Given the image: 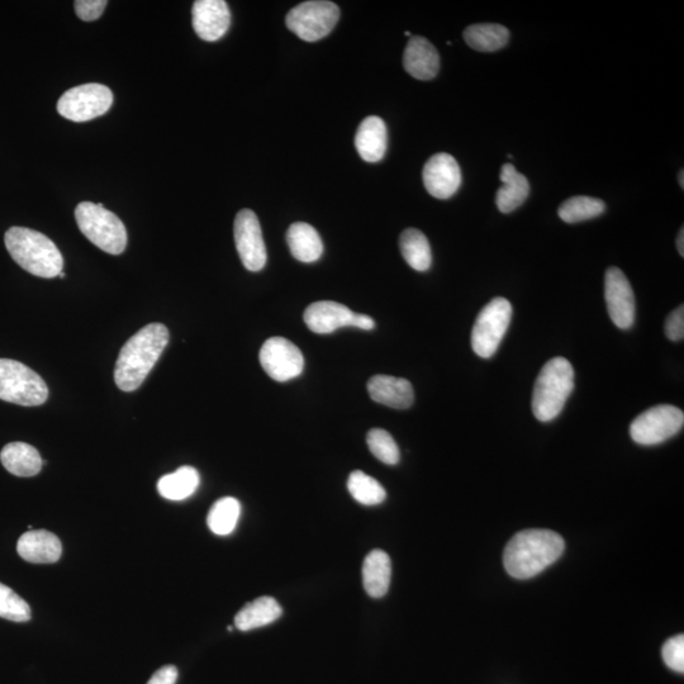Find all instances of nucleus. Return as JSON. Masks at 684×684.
<instances>
[{
	"label": "nucleus",
	"mask_w": 684,
	"mask_h": 684,
	"mask_svg": "<svg viewBox=\"0 0 684 684\" xmlns=\"http://www.w3.org/2000/svg\"><path fill=\"white\" fill-rule=\"evenodd\" d=\"M399 247L406 263L417 272H426L432 264L431 246L427 237L417 228H407L399 239Z\"/></svg>",
	"instance_id": "nucleus-28"
},
{
	"label": "nucleus",
	"mask_w": 684,
	"mask_h": 684,
	"mask_svg": "<svg viewBox=\"0 0 684 684\" xmlns=\"http://www.w3.org/2000/svg\"><path fill=\"white\" fill-rule=\"evenodd\" d=\"M31 608L12 588L0 583V617L13 622L31 620Z\"/></svg>",
	"instance_id": "nucleus-33"
},
{
	"label": "nucleus",
	"mask_w": 684,
	"mask_h": 684,
	"mask_svg": "<svg viewBox=\"0 0 684 684\" xmlns=\"http://www.w3.org/2000/svg\"><path fill=\"white\" fill-rule=\"evenodd\" d=\"M387 141V127L382 118L370 116L360 123L355 146L361 159L368 163H378L386 155Z\"/></svg>",
	"instance_id": "nucleus-20"
},
{
	"label": "nucleus",
	"mask_w": 684,
	"mask_h": 684,
	"mask_svg": "<svg viewBox=\"0 0 684 684\" xmlns=\"http://www.w3.org/2000/svg\"><path fill=\"white\" fill-rule=\"evenodd\" d=\"M511 318L512 306L505 298H494L483 308L472 331V348L479 358L489 359L497 353Z\"/></svg>",
	"instance_id": "nucleus-7"
},
{
	"label": "nucleus",
	"mask_w": 684,
	"mask_h": 684,
	"mask_svg": "<svg viewBox=\"0 0 684 684\" xmlns=\"http://www.w3.org/2000/svg\"><path fill=\"white\" fill-rule=\"evenodd\" d=\"M108 2L106 0H78L75 2V12L82 21L93 22L101 18Z\"/></svg>",
	"instance_id": "nucleus-35"
},
{
	"label": "nucleus",
	"mask_w": 684,
	"mask_h": 684,
	"mask_svg": "<svg viewBox=\"0 0 684 684\" xmlns=\"http://www.w3.org/2000/svg\"><path fill=\"white\" fill-rule=\"evenodd\" d=\"M339 18L340 9L335 3L313 0L294 7L285 18V23L301 40L316 42L330 35Z\"/></svg>",
	"instance_id": "nucleus-8"
},
{
	"label": "nucleus",
	"mask_w": 684,
	"mask_h": 684,
	"mask_svg": "<svg viewBox=\"0 0 684 684\" xmlns=\"http://www.w3.org/2000/svg\"><path fill=\"white\" fill-rule=\"evenodd\" d=\"M663 659L669 668L684 673V636L677 635L663 646Z\"/></svg>",
	"instance_id": "nucleus-34"
},
{
	"label": "nucleus",
	"mask_w": 684,
	"mask_h": 684,
	"mask_svg": "<svg viewBox=\"0 0 684 684\" xmlns=\"http://www.w3.org/2000/svg\"><path fill=\"white\" fill-rule=\"evenodd\" d=\"M261 367L277 382H288L303 373L302 351L284 337H272L261 346L259 354Z\"/></svg>",
	"instance_id": "nucleus-11"
},
{
	"label": "nucleus",
	"mask_w": 684,
	"mask_h": 684,
	"mask_svg": "<svg viewBox=\"0 0 684 684\" xmlns=\"http://www.w3.org/2000/svg\"><path fill=\"white\" fill-rule=\"evenodd\" d=\"M178 679V669L174 665H165L154 673L147 684H175Z\"/></svg>",
	"instance_id": "nucleus-37"
},
{
	"label": "nucleus",
	"mask_w": 684,
	"mask_h": 684,
	"mask_svg": "<svg viewBox=\"0 0 684 684\" xmlns=\"http://www.w3.org/2000/svg\"><path fill=\"white\" fill-rule=\"evenodd\" d=\"M348 489L355 501L364 506H377L386 501L387 492L377 479L355 470L348 479Z\"/></svg>",
	"instance_id": "nucleus-30"
},
{
	"label": "nucleus",
	"mask_w": 684,
	"mask_h": 684,
	"mask_svg": "<svg viewBox=\"0 0 684 684\" xmlns=\"http://www.w3.org/2000/svg\"><path fill=\"white\" fill-rule=\"evenodd\" d=\"M683 173H684V171L681 170V173H679V175H678V182H679V184H681L682 189L684 187Z\"/></svg>",
	"instance_id": "nucleus-40"
},
{
	"label": "nucleus",
	"mask_w": 684,
	"mask_h": 684,
	"mask_svg": "<svg viewBox=\"0 0 684 684\" xmlns=\"http://www.w3.org/2000/svg\"><path fill=\"white\" fill-rule=\"evenodd\" d=\"M199 483H201V477L197 469L182 467L174 473L164 475L158 482V491L166 500L183 501L197 491Z\"/></svg>",
	"instance_id": "nucleus-26"
},
{
	"label": "nucleus",
	"mask_w": 684,
	"mask_h": 684,
	"mask_svg": "<svg viewBox=\"0 0 684 684\" xmlns=\"http://www.w3.org/2000/svg\"><path fill=\"white\" fill-rule=\"evenodd\" d=\"M677 249H678V253L681 254V256H684V230H683V227L681 228V231H679V234L677 237Z\"/></svg>",
	"instance_id": "nucleus-39"
},
{
	"label": "nucleus",
	"mask_w": 684,
	"mask_h": 684,
	"mask_svg": "<svg viewBox=\"0 0 684 684\" xmlns=\"http://www.w3.org/2000/svg\"><path fill=\"white\" fill-rule=\"evenodd\" d=\"M8 253L26 272L40 278H56L63 272L64 259L49 237L26 227H12L4 236Z\"/></svg>",
	"instance_id": "nucleus-3"
},
{
	"label": "nucleus",
	"mask_w": 684,
	"mask_h": 684,
	"mask_svg": "<svg viewBox=\"0 0 684 684\" xmlns=\"http://www.w3.org/2000/svg\"><path fill=\"white\" fill-rule=\"evenodd\" d=\"M392 579V562L386 551L373 550L363 564V584L370 597L382 598L387 595Z\"/></svg>",
	"instance_id": "nucleus-22"
},
{
	"label": "nucleus",
	"mask_w": 684,
	"mask_h": 684,
	"mask_svg": "<svg viewBox=\"0 0 684 684\" xmlns=\"http://www.w3.org/2000/svg\"><path fill=\"white\" fill-rule=\"evenodd\" d=\"M574 389V369L564 358H554L541 369L532 394V412L541 422L555 420L562 413Z\"/></svg>",
	"instance_id": "nucleus-4"
},
{
	"label": "nucleus",
	"mask_w": 684,
	"mask_h": 684,
	"mask_svg": "<svg viewBox=\"0 0 684 684\" xmlns=\"http://www.w3.org/2000/svg\"><path fill=\"white\" fill-rule=\"evenodd\" d=\"M665 336L674 342L682 341L684 337V307L679 306L665 321Z\"/></svg>",
	"instance_id": "nucleus-36"
},
{
	"label": "nucleus",
	"mask_w": 684,
	"mask_h": 684,
	"mask_svg": "<svg viewBox=\"0 0 684 684\" xmlns=\"http://www.w3.org/2000/svg\"><path fill=\"white\" fill-rule=\"evenodd\" d=\"M353 311L344 304L334 301L312 303L304 311V322L308 329L318 335L332 334L341 327L353 325Z\"/></svg>",
	"instance_id": "nucleus-16"
},
{
	"label": "nucleus",
	"mask_w": 684,
	"mask_h": 684,
	"mask_svg": "<svg viewBox=\"0 0 684 684\" xmlns=\"http://www.w3.org/2000/svg\"><path fill=\"white\" fill-rule=\"evenodd\" d=\"M367 443L372 454L380 462L388 465H396L401 458L398 445L388 431L373 429L368 432Z\"/></svg>",
	"instance_id": "nucleus-32"
},
{
	"label": "nucleus",
	"mask_w": 684,
	"mask_h": 684,
	"mask_svg": "<svg viewBox=\"0 0 684 684\" xmlns=\"http://www.w3.org/2000/svg\"><path fill=\"white\" fill-rule=\"evenodd\" d=\"M241 505L234 497L218 500L208 512L207 524L213 534L226 536L236 529L240 520Z\"/></svg>",
	"instance_id": "nucleus-29"
},
{
	"label": "nucleus",
	"mask_w": 684,
	"mask_h": 684,
	"mask_svg": "<svg viewBox=\"0 0 684 684\" xmlns=\"http://www.w3.org/2000/svg\"><path fill=\"white\" fill-rule=\"evenodd\" d=\"M0 462L9 473L16 477H35L41 472V455L36 448L26 443H11L4 446L0 453Z\"/></svg>",
	"instance_id": "nucleus-23"
},
{
	"label": "nucleus",
	"mask_w": 684,
	"mask_h": 684,
	"mask_svg": "<svg viewBox=\"0 0 684 684\" xmlns=\"http://www.w3.org/2000/svg\"><path fill=\"white\" fill-rule=\"evenodd\" d=\"M283 614V608L273 597L263 596L246 603L235 617V625L241 631L259 629L273 624Z\"/></svg>",
	"instance_id": "nucleus-24"
},
{
	"label": "nucleus",
	"mask_w": 684,
	"mask_h": 684,
	"mask_svg": "<svg viewBox=\"0 0 684 684\" xmlns=\"http://www.w3.org/2000/svg\"><path fill=\"white\" fill-rule=\"evenodd\" d=\"M422 178L432 197L449 199L462 185V170L453 156L441 152L427 161Z\"/></svg>",
	"instance_id": "nucleus-14"
},
{
	"label": "nucleus",
	"mask_w": 684,
	"mask_h": 684,
	"mask_svg": "<svg viewBox=\"0 0 684 684\" xmlns=\"http://www.w3.org/2000/svg\"><path fill=\"white\" fill-rule=\"evenodd\" d=\"M464 40L475 51L494 52L507 45L510 31L497 23H479L469 26L464 31Z\"/></svg>",
	"instance_id": "nucleus-27"
},
{
	"label": "nucleus",
	"mask_w": 684,
	"mask_h": 684,
	"mask_svg": "<svg viewBox=\"0 0 684 684\" xmlns=\"http://www.w3.org/2000/svg\"><path fill=\"white\" fill-rule=\"evenodd\" d=\"M287 242L291 254L302 263H315L323 254L321 236L308 223H293L287 232Z\"/></svg>",
	"instance_id": "nucleus-25"
},
{
	"label": "nucleus",
	"mask_w": 684,
	"mask_h": 684,
	"mask_svg": "<svg viewBox=\"0 0 684 684\" xmlns=\"http://www.w3.org/2000/svg\"><path fill=\"white\" fill-rule=\"evenodd\" d=\"M234 234L237 253L245 268L250 272L263 270L268 254L258 216L251 209L237 213Z\"/></svg>",
	"instance_id": "nucleus-12"
},
{
	"label": "nucleus",
	"mask_w": 684,
	"mask_h": 684,
	"mask_svg": "<svg viewBox=\"0 0 684 684\" xmlns=\"http://www.w3.org/2000/svg\"><path fill=\"white\" fill-rule=\"evenodd\" d=\"M605 211L606 204L601 199L578 196L567 199L559 207L558 215L564 222L578 223L592 220V218L601 216Z\"/></svg>",
	"instance_id": "nucleus-31"
},
{
	"label": "nucleus",
	"mask_w": 684,
	"mask_h": 684,
	"mask_svg": "<svg viewBox=\"0 0 684 684\" xmlns=\"http://www.w3.org/2000/svg\"><path fill=\"white\" fill-rule=\"evenodd\" d=\"M605 298L612 322L621 330L631 329L636 316L634 291L626 275L615 266L606 272Z\"/></svg>",
	"instance_id": "nucleus-13"
},
{
	"label": "nucleus",
	"mask_w": 684,
	"mask_h": 684,
	"mask_svg": "<svg viewBox=\"0 0 684 684\" xmlns=\"http://www.w3.org/2000/svg\"><path fill=\"white\" fill-rule=\"evenodd\" d=\"M19 557L33 564H52L60 559L63 545L55 534L46 530H30L19 538Z\"/></svg>",
	"instance_id": "nucleus-17"
},
{
	"label": "nucleus",
	"mask_w": 684,
	"mask_h": 684,
	"mask_svg": "<svg viewBox=\"0 0 684 684\" xmlns=\"http://www.w3.org/2000/svg\"><path fill=\"white\" fill-rule=\"evenodd\" d=\"M76 223L90 242L111 255H120L127 246L123 222L103 204L82 202L75 208Z\"/></svg>",
	"instance_id": "nucleus-5"
},
{
	"label": "nucleus",
	"mask_w": 684,
	"mask_h": 684,
	"mask_svg": "<svg viewBox=\"0 0 684 684\" xmlns=\"http://www.w3.org/2000/svg\"><path fill=\"white\" fill-rule=\"evenodd\" d=\"M113 94L102 84H84L71 88L57 102V112L66 120L87 122L111 109Z\"/></svg>",
	"instance_id": "nucleus-10"
},
{
	"label": "nucleus",
	"mask_w": 684,
	"mask_h": 684,
	"mask_svg": "<svg viewBox=\"0 0 684 684\" xmlns=\"http://www.w3.org/2000/svg\"><path fill=\"white\" fill-rule=\"evenodd\" d=\"M368 392L374 402L396 410H407L415 401V392L407 379L391 375H375L368 382Z\"/></svg>",
	"instance_id": "nucleus-18"
},
{
	"label": "nucleus",
	"mask_w": 684,
	"mask_h": 684,
	"mask_svg": "<svg viewBox=\"0 0 684 684\" xmlns=\"http://www.w3.org/2000/svg\"><path fill=\"white\" fill-rule=\"evenodd\" d=\"M60 278H65V274L63 272L60 273L59 275Z\"/></svg>",
	"instance_id": "nucleus-41"
},
{
	"label": "nucleus",
	"mask_w": 684,
	"mask_h": 684,
	"mask_svg": "<svg viewBox=\"0 0 684 684\" xmlns=\"http://www.w3.org/2000/svg\"><path fill=\"white\" fill-rule=\"evenodd\" d=\"M564 549V540L557 532L525 530L513 536L507 544L503 563L511 577L529 579L557 562Z\"/></svg>",
	"instance_id": "nucleus-2"
},
{
	"label": "nucleus",
	"mask_w": 684,
	"mask_h": 684,
	"mask_svg": "<svg viewBox=\"0 0 684 684\" xmlns=\"http://www.w3.org/2000/svg\"><path fill=\"white\" fill-rule=\"evenodd\" d=\"M684 413L678 407L659 405L641 413L630 426L636 444L653 446L672 439L683 429Z\"/></svg>",
	"instance_id": "nucleus-9"
},
{
	"label": "nucleus",
	"mask_w": 684,
	"mask_h": 684,
	"mask_svg": "<svg viewBox=\"0 0 684 684\" xmlns=\"http://www.w3.org/2000/svg\"><path fill=\"white\" fill-rule=\"evenodd\" d=\"M500 178L502 185L496 194V204L502 213H511L529 197V180L512 164L502 166Z\"/></svg>",
	"instance_id": "nucleus-21"
},
{
	"label": "nucleus",
	"mask_w": 684,
	"mask_h": 684,
	"mask_svg": "<svg viewBox=\"0 0 684 684\" xmlns=\"http://www.w3.org/2000/svg\"><path fill=\"white\" fill-rule=\"evenodd\" d=\"M192 22L194 31L202 40L218 41L230 28V8L223 0H198L193 4Z\"/></svg>",
	"instance_id": "nucleus-15"
},
{
	"label": "nucleus",
	"mask_w": 684,
	"mask_h": 684,
	"mask_svg": "<svg viewBox=\"0 0 684 684\" xmlns=\"http://www.w3.org/2000/svg\"><path fill=\"white\" fill-rule=\"evenodd\" d=\"M169 344V330L163 323H150L123 345L114 369V382L123 392L141 387Z\"/></svg>",
	"instance_id": "nucleus-1"
},
{
	"label": "nucleus",
	"mask_w": 684,
	"mask_h": 684,
	"mask_svg": "<svg viewBox=\"0 0 684 684\" xmlns=\"http://www.w3.org/2000/svg\"><path fill=\"white\" fill-rule=\"evenodd\" d=\"M351 327H356V329L370 331L375 327V322L372 317L367 315H361V313H354L353 325Z\"/></svg>",
	"instance_id": "nucleus-38"
},
{
	"label": "nucleus",
	"mask_w": 684,
	"mask_h": 684,
	"mask_svg": "<svg viewBox=\"0 0 684 684\" xmlns=\"http://www.w3.org/2000/svg\"><path fill=\"white\" fill-rule=\"evenodd\" d=\"M403 66L415 79H434L440 69L439 52L425 37L413 36L406 46Z\"/></svg>",
	"instance_id": "nucleus-19"
},
{
	"label": "nucleus",
	"mask_w": 684,
	"mask_h": 684,
	"mask_svg": "<svg viewBox=\"0 0 684 684\" xmlns=\"http://www.w3.org/2000/svg\"><path fill=\"white\" fill-rule=\"evenodd\" d=\"M49 398L45 380L25 364L0 359V399L19 406L44 405Z\"/></svg>",
	"instance_id": "nucleus-6"
}]
</instances>
